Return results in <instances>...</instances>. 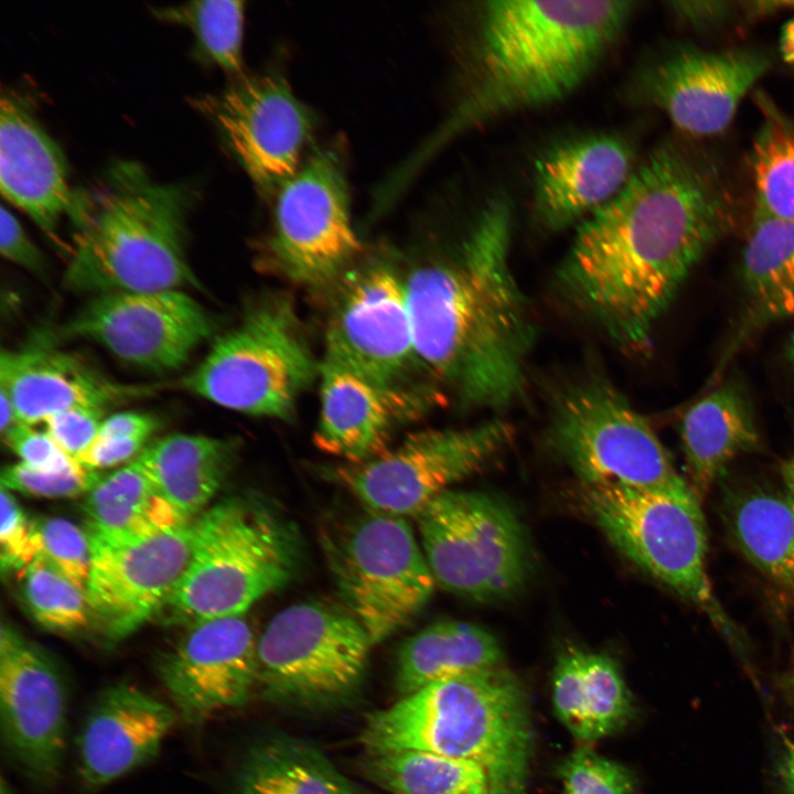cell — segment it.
<instances>
[{"mask_svg": "<svg viewBox=\"0 0 794 794\" xmlns=\"http://www.w3.org/2000/svg\"><path fill=\"white\" fill-rule=\"evenodd\" d=\"M730 221L731 202L715 169L686 150L662 146L579 223L558 286L619 347L643 352L655 323Z\"/></svg>", "mask_w": 794, "mask_h": 794, "instance_id": "cell-1", "label": "cell"}, {"mask_svg": "<svg viewBox=\"0 0 794 794\" xmlns=\"http://www.w3.org/2000/svg\"><path fill=\"white\" fill-rule=\"evenodd\" d=\"M195 104L265 196L276 195L301 167L315 121L281 74L239 76Z\"/></svg>", "mask_w": 794, "mask_h": 794, "instance_id": "cell-15", "label": "cell"}, {"mask_svg": "<svg viewBox=\"0 0 794 794\" xmlns=\"http://www.w3.org/2000/svg\"><path fill=\"white\" fill-rule=\"evenodd\" d=\"M1 794H13L11 786L6 782L4 777L1 779Z\"/></svg>", "mask_w": 794, "mask_h": 794, "instance_id": "cell-54", "label": "cell"}, {"mask_svg": "<svg viewBox=\"0 0 794 794\" xmlns=\"http://www.w3.org/2000/svg\"><path fill=\"white\" fill-rule=\"evenodd\" d=\"M679 432L696 495H702L733 459L759 443L750 398L734 380L696 400L684 414Z\"/></svg>", "mask_w": 794, "mask_h": 794, "instance_id": "cell-28", "label": "cell"}, {"mask_svg": "<svg viewBox=\"0 0 794 794\" xmlns=\"http://www.w3.org/2000/svg\"><path fill=\"white\" fill-rule=\"evenodd\" d=\"M0 253L7 260L34 275L45 272L44 255L4 205L0 208Z\"/></svg>", "mask_w": 794, "mask_h": 794, "instance_id": "cell-45", "label": "cell"}, {"mask_svg": "<svg viewBox=\"0 0 794 794\" xmlns=\"http://www.w3.org/2000/svg\"><path fill=\"white\" fill-rule=\"evenodd\" d=\"M725 519L743 555L794 592V501L760 487L729 493Z\"/></svg>", "mask_w": 794, "mask_h": 794, "instance_id": "cell-32", "label": "cell"}, {"mask_svg": "<svg viewBox=\"0 0 794 794\" xmlns=\"http://www.w3.org/2000/svg\"><path fill=\"white\" fill-rule=\"evenodd\" d=\"M782 476L787 490V495L794 501V457L784 463Z\"/></svg>", "mask_w": 794, "mask_h": 794, "instance_id": "cell-51", "label": "cell"}, {"mask_svg": "<svg viewBox=\"0 0 794 794\" xmlns=\"http://www.w3.org/2000/svg\"><path fill=\"white\" fill-rule=\"evenodd\" d=\"M104 409L97 407H75L49 417L45 430L69 457L83 453L98 437Z\"/></svg>", "mask_w": 794, "mask_h": 794, "instance_id": "cell-44", "label": "cell"}, {"mask_svg": "<svg viewBox=\"0 0 794 794\" xmlns=\"http://www.w3.org/2000/svg\"><path fill=\"white\" fill-rule=\"evenodd\" d=\"M235 450L229 440L174 433L143 449L135 461L176 512L191 521L226 480Z\"/></svg>", "mask_w": 794, "mask_h": 794, "instance_id": "cell-29", "label": "cell"}, {"mask_svg": "<svg viewBox=\"0 0 794 794\" xmlns=\"http://www.w3.org/2000/svg\"><path fill=\"white\" fill-rule=\"evenodd\" d=\"M785 357L792 368L794 369V330L791 332L786 346H785Z\"/></svg>", "mask_w": 794, "mask_h": 794, "instance_id": "cell-53", "label": "cell"}, {"mask_svg": "<svg viewBox=\"0 0 794 794\" xmlns=\"http://www.w3.org/2000/svg\"><path fill=\"white\" fill-rule=\"evenodd\" d=\"M99 478L81 464L61 472H44L20 462L3 469L1 486L33 496L72 497L86 494Z\"/></svg>", "mask_w": 794, "mask_h": 794, "instance_id": "cell-41", "label": "cell"}, {"mask_svg": "<svg viewBox=\"0 0 794 794\" xmlns=\"http://www.w3.org/2000/svg\"><path fill=\"white\" fill-rule=\"evenodd\" d=\"M22 592L32 616L44 627L75 633L93 619L86 591L37 557L22 570Z\"/></svg>", "mask_w": 794, "mask_h": 794, "instance_id": "cell-38", "label": "cell"}, {"mask_svg": "<svg viewBox=\"0 0 794 794\" xmlns=\"http://www.w3.org/2000/svg\"><path fill=\"white\" fill-rule=\"evenodd\" d=\"M236 794H357L318 749L273 737L250 749L235 779Z\"/></svg>", "mask_w": 794, "mask_h": 794, "instance_id": "cell-33", "label": "cell"}, {"mask_svg": "<svg viewBox=\"0 0 794 794\" xmlns=\"http://www.w3.org/2000/svg\"><path fill=\"white\" fill-rule=\"evenodd\" d=\"M318 377L320 414L313 441L345 463H361L387 450L399 425L440 404L431 388L383 386L326 357Z\"/></svg>", "mask_w": 794, "mask_h": 794, "instance_id": "cell-21", "label": "cell"}, {"mask_svg": "<svg viewBox=\"0 0 794 794\" xmlns=\"http://www.w3.org/2000/svg\"><path fill=\"white\" fill-rule=\"evenodd\" d=\"M32 533L37 557L86 591L92 568L87 532L64 518L43 517L32 522Z\"/></svg>", "mask_w": 794, "mask_h": 794, "instance_id": "cell-39", "label": "cell"}, {"mask_svg": "<svg viewBox=\"0 0 794 794\" xmlns=\"http://www.w3.org/2000/svg\"><path fill=\"white\" fill-rule=\"evenodd\" d=\"M0 388L18 423L32 426L71 408L105 409L146 391L111 380L76 355L44 346L2 351Z\"/></svg>", "mask_w": 794, "mask_h": 794, "instance_id": "cell-26", "label": "cell"}, {"mask_svg": "<svg viewBox=\"0 0 794 794\" xmlns=\"http://www.w3.org/2000/svg\"><path fill=\"white\" fill-rule=\"evenodd\" d=\"M157 427L158 420L150 415L135 411H122L104 419L98 437L138 438L148 440Z\"/></svg>", "mask_w": 794, "mask_h": 794, "instance_id": "cell-47", "label": "cell"}, {"mask_svg": "<svg viewBox=\"0 0 794 794\" xmlns=\"http://www.w3.org/2000/svg\"><path fill=\"white\" fill-rule=\"evenodd\" d=\"M157 673L179 718L202 726L249 699L258 684L257 639L244 614L190 624Z\"/></svg>", "mask_w": 794, "mask_h": 794, "instance_id": "cell-20", "label": "cell"}, {"mask_svg": "<svg viewBox=\"0 0 794 794\" xmlns=\"http://www.w3.org/2000/svg\"><path fill=\"white\" fill-rule=\"evenodd\" d=\"M550 439L584 485L697 496L646 418L609 379L591 376L556 398Z\"/></svg>", "mask_w": 794, "mask_h": 794, "instance_id": "cell-10", "label": "cell"}, {"mask_svg": "<svg viewBox=\"0 0 794 794\" xmlns=\"http://www.w3.org/2000/svg\"><path fill=\"white\" fill-rule=\"evenodd\" d=\"M195 526L192 559L162 610L174 622L243 615L298 569L296 529L259 497L225 498L195 517Z\"/></svg>", "mask_w": 794, "mask_h": 794, "instance_id": "cell-6", "label": "cell"}, {"mask_svg": "<svg viewBox=\"0 0 794 794\" xmlns=\"http://www.w3.org/2000/svg\"><path fill=\"white\" fill-rule=\"evenodd\" d=\"M331 305L324 357L387 387L418 363L405 281L391 264L371 260L347 269Z\"/></svg>", "mask_w": 794, "mask_h": 794, "instance_id": "cell-16", "label": "cell"}, {"mask_svg": "<svg viewBox=\"0 0 794 794\" xmlns=\"http://www.w3.org/2000/svg\"><path fill=\"white\" fill-rule=\"evenodd\" d=\"M146 441L138 438L97 437L76 461L89 470L118 465L140 453Z\"/></svg>", "mask_w": 794, "mask_h": 794, "instance_id": "cell-46", "label": "cell"}, {"mask_svg": "<svg viewBox=\"0 0 794 794\" xmlns=\"http://www.w3.org/2000/svg\"><path fill=\"white\" fill-rule=\"evenodd\" d=\"M632 150L614 135L558 144L535 165L534 207L549 229L581 222L614 197L632 175Z\"/></svg>", "mask_w": 794, "mask_h": 794, "instance_id": "cell-25", "label": "cell"}, {"mask_svg": "<svg viewBox=\"0 0 794 794\" xmlns=\"http://www.w3.org/2000/svg\"><path fill=\"white\" fill-rule=\"evenodd\" d=\"M0 190L54 239L63 216L76 226L82 221L85 194L72 190L61 148L29 105L10 93L0 103Z\"/></svg>", "mask_w": 794, "mask_h": 794, "instance_id": "cell-24", "label": "cell"}, {"mask_svg": "<svg viewBox=\"0 0 794 794\" xmlns=\"http://www.w3.org/2000/svg\"><path fill=\"white\" fill-rule=\"evenodd\" d=\"M207 311L183 290L95 296L65 326V335L95 342L150 372L180 368L214 332Z\"/></svg>", "mask_w": 794, "mask_h": 794, "instance_id": "cell-17", "label": "cell"}, {"mask_svg": "<svg viewBox=\"0 0 794 794\" xmlns=\"http://www.w3.org/2000/svg\"><path fill=\"white\" fill-rule=\"evenodd\" d=\"M178 718L173 706L132 684L106 687L76 738L82 784L95 791L151 762Z\"/></svg>", "mask_w": 794, "mask_h": 794, "instance_id": "cell-23", "label": "cell"}, {"mask_svg": "<svg viewBox=\"0 0 794 794\" xmlns=\"http://www.w3.org/2000/svg\"><path fill=\"white\" fill-rule=\"evenodd\" d=\"M275 196L265 264L305 287L339 280L362 249L340 154L315 150Z\"/></svg>", "mask_w": 794, "mask_h": 794, "instance_id": "cell-14", "label": "cell"}, {"mask_svg": "<svg viewBox=\"0 0 794 794\" xmlns=\"http://www.w3.org/2000/svg\"><path fill=\"white\" fill-rule=\"evenodd\" d=\"M84 511L90 541L119 546L171 530L184 519L133 460L86 493Z\"/></svg>", "mask_w": 794, "mask_h": 794, "instance_id": "cell-30", "label": "cell"}, {"mask_svg": "<svg viewBox=\"0 0 794 794\" xmlns=\"http://www.w3.org/2000/svg\"><path fill=\"white\" fill-rule=\"evenodd\" d=\"M502 663V647L486 629L464 621H439L401 644L396 689L404 697L437 682L501 667Z\"/></svg>", "mask_w": 794, "mask_h": 794, "instance_id": "cell-31", "label": "cell"}, {"mask_svg": "<svg viewBox=\"0 0 794 794\" xmlns=\"http://www.w3.org/2000/svg\"><path fill=\"white\" fill-rule=\"evenodd\" d=\"M421 547L437 583L479 602L517 593L530 568L522 524L502 501L449 490L417 516Z\"/></svg>", "mask_w": 794, "mask_h": 794, "instance_id": "cell-12", "label": "cell"}, {"mask_svg": "<svg viewBox=\"0 0 794 794\" xmlns=\"http://www.w3.org/2000/svg\"><path fill=\"white\" fill-rule=\"evenodd\" d=\"M194 195L189 185L154 181L138 163H116L86 196L65 287L94 296L197 287L185 254Z\"/></svg>", "mask_w": 794, "mask_h": 794, "instance_id": "cell-5", "label": "cell"}, {"mask_svg": "<svg viewBox=\"0 0 794 794\" xmlns=\"http://www.w3.org/2000/svg\"><path fill=\"white\" fill-rule=\"evenodd\" d=\"M782 688L784 690L785 697L794 707V661L787 673L782 678Z\"/></svg>", "mask_w": 794, "mask_h": 794, "instance_id": "cell-52", "label": "cell"}, {"mask_svg": "<svg viewBox=\"0 0 794 794\" xmlns=\"http://www.w3.org/2000/svg\"><path fill=\"white\" fill-rule=\"evenodd\" d=\"M780 4L794 9V1H782ZM780 47L784 61L794 65V19L783 28Z\"/></svg>", "mask_w": 794, "mask_h": 794, "instance_id": "cell-50", "label": "cell"}, {"mask_svg": "<svg viewBox=\"0 0 794 794\" xmlns=\"http://www.w3.org/2000/svg\"><path fill=\"white\" fill-rule=\"evenodd\" d=\"M633 6L616 0L486 2L469 88L415 157L416 164L465 131L571 94L616 41Z\"/></svg>", "mask_w": 794, "mask_h": 794, "instance_id": "cell-3", "label": "cell"}, {"mask_svg": "<svg viewBox=\"0 0 794 794\" xmlns=\"http://www.w3.org/2000/svg\"><path fill=\"white\" fill-rule=\"evenodd\" d=\"M2 743L19 771L50 788L67 753V689L54 661L2 625L0 640Z\"/></svg>", "mask_w": 794, "mask_h": 794, "instance_id": "cell-18", "label": "cell"}, {"mask_svg": "<svg viewBox=\"0 0 794 794\" xmlns=\"http://www.w3.org/2000/svg\"><path fill=\"white\" fill-rule=\"evenodd\" d=\"M155 17L187 26L205 60L236 78L244 74L245 7L242 1H194L160 8Z\"/></svg>", "mask_w": 794, "mask_h": 794, "instance_id": "cell-36", "label": "cell"}, {"mask_svg": "<svg viewBox=\"0 0 794 794\" xmlns=\"http://www.w3.org/2000/svg\"><path fill=\"white\" fill-rule=\"evenodd\" d=\"M777 780L783 794H794V740L782 750L776 766Z\"/></svg>", "mask_w": 794, "mask_h": 794, "instance_id": "cell-48", "label": "cell"}, {"mask_svg": "<svg viewBox=\"0 0 794 794\" xmlns=\"http://www.w3.org/2000/svg\"><path fill=\"white\" fill-rule=\"evenodd\" d=\"M1 567L3 571L24 570L37 558L29 523L13 495L1 486Z\"/></svg>", "mask_w": 794, "mask_h": 794, "instance_id": "cell-42", "label": "cell"}, {"mask_svg": "<svg viewBox=\"0 0 794 794\" xmlns=\"http://www.w3.org/2000/svg\"><path fill=\"white\" fill-rule=\"evenodd\" d=\"M195 534L194 518L133 544L90 541L86 594L107 637L121 640L163 610L190 565Z\"/></svg>", "mask_w": 794, "mask_h": 794, "instance_id": "cell-19", "label": "cell"}, {"mask_svg": "<svg viewBox=\"0 0 794 794\" xmlns=\"http://www.w3.org/2000/svg\"><path fill=\"white\" fill-rule=\"evenodd\" d=\"M564 794H635V779L624 765L582 745L559 769Z\"/></svg>", "mask_w": 794, "mask_h": 794, "instance_id": "cell-40", "label": "cell"}, {"mask_svg": "<svg viewBox=\"0 0 794 794\" xmlns=\"http://www.w3.org/2000/svg\"><path fill=\"white\" fill-rule=\"evenodd\" d=\"M511 423L491 419L465 428L426 429L361 463L324 469V476L365 508L417 516L450 486L476 473L513 440Z\"/></svg>", "mask_w": 794, "mask_h": 794, "instance_id": "cell-13", "label": "cell"}, {"mask_svg": "<svg viewBox=\"0 0 794 794\" xmlns=\"http://www.w3.org/2000/svg\"><path fill=\"white\" fill-rule=\"evenodd\" d=\"M725 4L719 2H706L705 8H698L695 2H677L676 10L686 17L687 19L697 22L699 20H707L716 18L725 10Z\"/></svg>", "mask_w": 794, "mask_h": 794, "instance_id": "cell-49", "label": "cell"}, {"mask_svg": "<svg viewBox=\"0 0 794 794\" xmlns=\"http://www.w3.org/2000/svg\"><path fill=\"white\" fill-rule=\"evenodd\" d=\"M8 447L25 463L44 472H61L79 464L65 453L47 431L17 423L2 434Z\"/></svg>", "mask_w": 794, "mask_h": 794, "instance_id": "cell-43", "label": "cell"}, {"mask_svg": "<svg viewBox=\"0 0 794 794\" xmlns=\"http://www.w3.org/2000/svg\"><path fill=\"white\" fill-rule=\"evenodd\" d=\"M769 58L751 50H679L647 77L652 100L682 131L715 136L732 121L747 93L763 76Z\"/></svg>", "mask_w": 794, "mask_h": 794, "instance_id": "cell-22", "label": "cell"}, {"mask_svg": "<svg viewBox=\"0 0 794 794\" xmlns=\"http://www.w3.org/2000/svg\"><path fill=\"white\" fill-rule=\"evenodd\" d=\"M320 541L341 604L373 645L429 602L436 580L405 518L365 508L326 523Z\"/></svg>", "mask_w": 794, "mask_h": 794, "instance_id": "cell-7", "label": "cell"}, {"mask_svg": "<svg viewBox=\"0 0 794 794\" xmlns=\"http://www.w3.org/2000/svg\"><path fill=\"white\" fill-rule=\"evenodd\" d=\"M319 365L290 301L273 297L219 336L183 386L217 406L286 420L319 376Z\"/></svg>", "mask_w": 794, "mask_h": 794, "instance_id": "cell-9", "label": "cell"}, {"mask_svg": "<svg viewBox=\"0 0 794 794\" xmlns=\"http://www.w3.org/2000/svg\"><path fill=\"white\" fill-rule=\"evenodd\" d=\"M364 770L391 794H490L480 766L426 751L367 754Z\"/></svg>", "mask_w": 794, "mask_h": 794, "instance_id": "cell-35", "label": "cell"}, {"mask_svg": "<svg viewBox=\"0 0 794 794\" xmlns=\"http://www.w3.org/2000/svg\"><path fill=\"white\" fill-rule=\"evenodd\" d=\"M551 699L560 722L586 742L621 731L635 713L633 697L615 661L573 646L557 656Z\"/></svg>", "mask_w": 794, "mask_h": 794, "instance_id": "cell-27", "label": "cell"}, {"mask_svg": "<svg viewBox=\"0 0 794 794\" xmlns=\"http://www.w3.org/2000/svg\"><path fill=\"white\" fill-rule=\"evenodd\" d=\"M741 276L749 321L764 324L794 315V221L754 212Z\"/></svg>", "mask_w": 794, "mask_h": 794, "instance_id": "cell-34", "label": "cell"}, {"mask_svg": "<svg viewBox=\"0 0 794 794\" xmlns=\"http://www.w3.org/2000/svg\"><path fill=\"white\" fill-rule=\"evenodd\" d=\"M512 211L485 204L454 259L405 280L418 364L468 406L502 409L518 400L535 329L511 264Z\"/></svg>", "mask_w": 794, "mask_h": 794, "instance_id": "cell-2", "label": "cell"}, {"mask_svg": "<svg viewBox=\"0 0 794 794\" xmlns=\"http://www.w3.org/2000/svg\"><path fill=\"white\" fill-rule=\"evenodd\" d=\"M581 485L582 507L608 539L642 570L701 609L744 657L743 637L719 604L708 578L705 523L697 496Z\"/></svg>", "mask_w": 794, "mask_h": 794, "instance_id": "cell-8", "label": "cell"}, {"mask_svg": "<svg viewBox=\"0 0 794 794\" xmlns=\"http://www.w3.org/2000/svg\"><path fill=\"white\" fill-rule=\"evenodd\" d=\"M369 754L426 751L480 766L490 794H526L534 730L519 680L501 667L433 683L372 712Z\"/></svg>", "mask_w": 794, "mask_h": 794, "instance_id": "cell-4", "label": "cell"}, {"mask_svg": "<svg viewBox=\"0 0 794 794\" xmlns=\"http://www.w3.org/2000/svg\"><path fill=\"white\" fill-rule=\"evenodd\" d=\"M751 159L755 212L794 221V121L770 114Z\"/></svg>", "mask_w": 794, "mask_h": 794, "instance_id": "cell-37", "label": "cell"}, {"mask_svg": "<svg viewBox=\"0 0 794 794\" xmlns=\"http://www.w3.org/2000/svg\"><path fill=\"white\" fill-rule=\"evenodd\" d=\"M372 646L362 624L342 604H292L257 639L258 684L267 699L279 704H342L360 688Z\"/></svg>", "mask_w": 794, "mask_h": 794, "instance_id": "cell-11", "label": "cell"}]
</instances>
